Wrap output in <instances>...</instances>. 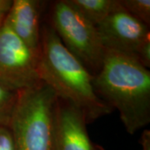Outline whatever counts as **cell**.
Masks as SVG:
<instances>
[{"label":"cell","mask_w":150,"mask_h":150,"mask_svg":"<svg viewBox=\"0 0 150 150\" xmlns=\"http://www.w3.org/2000/svg\"><path fill=\"white\" fill-rule=\"evenodd\" d=\"M38 74L40 81L46 83L58 98L81 110L87 123H92L113 110L98 95L93 75L65 48L49 24L41 28Z\"/></svg>","instance_id":"1"},{"label":"cell","mask_w":150,"mask_h":150,"mask_svg":"<svg viewBox=\"0 0 150 150\" xmlns=\"http://www.w3.org/2000/svg\"><path fill=\"white\" fill-rule=\"evenodd\" d=\"M93 85L98 95L118 111L129 134L150 123V71L134 56L106 49Z\"/></svg>","instance_id":"2"},{"label":"cell","mask_w":150,"mask_h":150,"mask_svg":"<svg viewBox=\"0 0 150 150\" xmlns=\"http://www.w3.org/2000/svg\"><path fill=\"white\" fill-rule=\"evenodd\" d=\"M58 98L46 83L23 88L8 129L16 150H56L55 114Z\"/></svg>","instance_id":"3"},{"label":"cell","mask_w":150,"mask_h":150,"mask_svg":"<svg viewBox=\"0 0 150 150\" xmlns=\"http://www.w3.org/2000/svg\"><path fill=\"white\" fill-rule=\"evenodd\" d=\"M50 27L71 54L96 76L106 54L97 27L68 0L56 1L50 9Z\"/></svg>","instance_id":"4"},{"label":"cell","mask_w":150,"mask_h":150,"mask_svg":"<svg viewBox=\"0 0 150 150\" xmlns=\"http://www.w3.org/2000/svg\"><path fill=\"white\" fill-rule=\"evenodd\" d=\"M0 78L21 88L41 82L38 74V53L22 41L4 21L0 25Z\"/></svg>","instance_id":"5"},{"label":"cell","mask_w":150,"mask_h":150,"mask_svg":"<svg viewBox=\"0 0 150 150\" xmlns=\"http://www.w3.org/2000/svg\"><path fill=\"white\" fill-rule=\"evenodd\" d=\"M97 28L106 49L134 57L140 45L150 37L149 26L128 13L118 0L111 13Z\"/></svg>","instance_id":"6"},{"label":"cell","mask_w":150,"mask_h":150,"mask_svg":"<svg viewBox=\"0 0 150 150\" xmlns=\"http://www.w3.org/2000/svg\"><path fill=\"white\" fill-rule=\"evenodd\" d=\"M83 112L58 98L55 114L56 150H98L87 130Z\"/></svg>","instance_id":"7"},{"label":"cell","mask_w":150,"mask_h":150,"mask_svg":"<svg viewBox=\"0 0 150 150\" xmlns=\"http://www.w3.org/2000/svg\"><path fill=\"white\" fill-rule=\"evenodd\" d=\"M41 2L13 0L4 21L34 52H38L41 38Z\"/></svg>","instance_id":"8"},{"label":"cell","mask_w":150,"mask_h":150,"mask_svg":"<svg viewBox=\"0 0 150 150\" xmlns=\"http://www.w3.org/2000/svg\"><path fill=\"white\" fill-rule=\"evenodd\" d=\"M68 2L97 27L111 13L117 0H68Z\"/></svg>","instance_id":"9"},{"label":"cell","mask_w":150,"mask_h":150,"mask_svg":"<svg viewBox=\"0 0 150 150\" xmlns=\"http://www.w3.org/2000/svg\"><path fill=\"white\" fill-rule=\"evenodd\" d=\"M23 88L0 78V127L8 128L19 94Z\"/></svg>","instance_id":"10"},{"label":"cell","mask_w":150,"mask_h":150,"mask_svg":"<svg viewBox=\"0 0 150 150\" xmlns=\"http://www.w3.org/2000/svg\"><path fill=\"white\" fill-rule=\"evenodd\" d=\"M125 10L146 25L150 24V0H118Z\"/></svg>","instance_id":"11"},{"label":"cell","mask_w":150,"mask_h":150,"mask_svg":"<svg viewBox=\"0 0 150 150\" xmlns=\"http://www.w3.org/2000/svg\"><path fill=\"white\" fill-rule=\"evenodd\" d=\"M135 58L139 60L141 64L149 69L150 67V37L145 39L138 48Z\"/></svg>","instance_id":"12"},{"label":"cell","mask_w":150,"mask_h":150,"mask_svg":"<svg viewBox=\"0 0 150 150\" xmlns=\"http://www.w3.org/2000/svg\"><path fill=\"white\" fill-rule=\"evenodd\" d=\"M0 150H16L8 128L0 127Z\"/></svg>","instance_id":"13"},{"label":"cell","mask_w":150,"mask_h":150,"mask_svg":"<svg viewBox=\"0 0 150 150\" xmlns=\"http://www.w3.org/2000/svg\"><path fill=\"white\" fill-rule=\"evenodd\" d=\"M12 2L11 0H0V25L9 10Z\"/></svg>","instance_id":"14"},{"label":"cell","mask_w":150,"mask_h":150,"mask_svg":"<svg viewBox=\"0 0 150 150\" xmlns=\"http://www.w3.org/2000/svg\"><path fill=\"white\" fill-rule=\"evenodd\" d=\"M140 144L142 145V150H150V131L144 130L141 135Z\"/></svg>","instance_id":"15"}]
</instances>
